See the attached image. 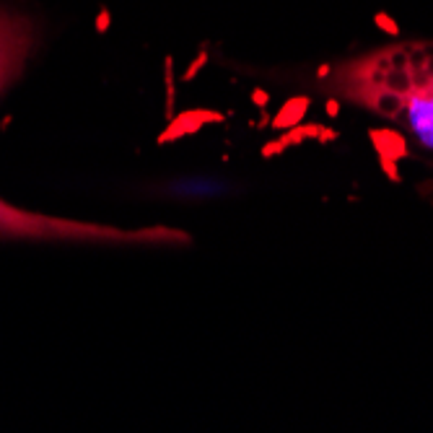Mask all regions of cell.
Here are the masks:
<instances>
[{
    "instance_id": "6da1fadb",
    "label": "cell",
    "mask_w": 433,
    "mask_h": 433,
    "mask_svg": "<svg viewBox=\"0 0 433 433\" xmlns=\"http://www.w3.org/2000/svg\"><path fill=\"white\" fill-rule=\"evenodd\" d=\"M324 91L433 148V42H397L332 68Z\"/></svg>"
},
{
    "instance_id": "7a4b0ae2",
    "label": "cell",
    "mask_w": 433,
    "mask_h": 433,
    "mask_svg": "<svg viewBox=\"0 0 433 433\" xmlns=\"http://www.w3.org/2000/svg\"><path fill=\"white\" fill-rule=\"evenodd\" d=\"M0 239H32V241H62V244H104V246H187L189 234L171 226L148 229H117L102 223H84L32 213L0 200Z\"/></svg>"
},
{
    "instance_id": "3957f363",
    "label": "cell",
    "mask_w": 433,
    "mask_h": 433,
    "mask_svg": "<svg viewBox=\"0 0 433 433\" xmlns=\"http://www.w3.org/2000/svg\"><path fill=\"white\" fill-rule=\"evenodd\" d=\"M36 47V26L24 13L0 6V94L24 70Z\"/></svg>"
}]
</instances>
